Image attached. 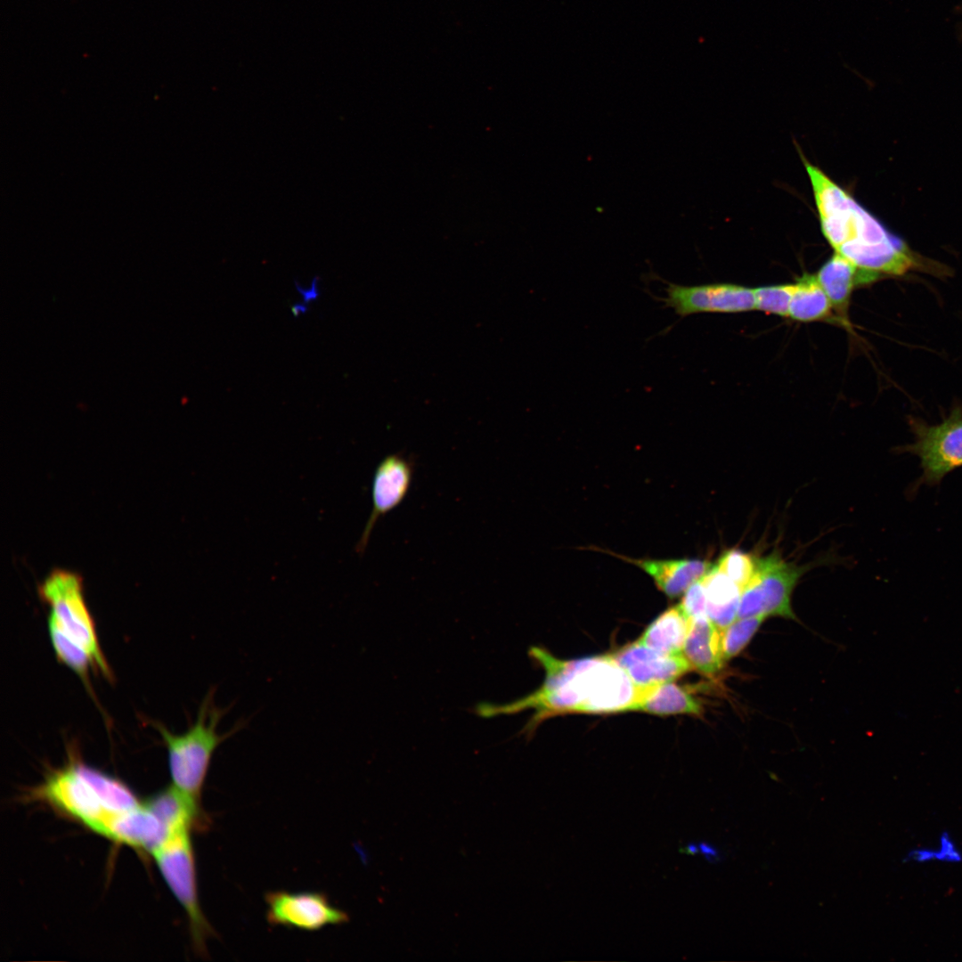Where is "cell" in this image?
Here are the masks:
<instances>
[{
  "mask_svg": "<svg viewBox=\"0 0 962 962\" xmlns=\"http://www.w3.org/2000/svg\"><path fill=\"white\" fill-rule=\"evenodd\" d=\"M529 656L545 672L542 684L532 693L504 704L480 703L475 713L483 718L534 713L522 732L530 735L544 720L563 713L631 712L644 689L636 686L611 655L562 660L542 647Z\"/></svg>",
  "mask_w": 962,
  "mask_h": 962,
  "instance_id": "obj_1",
  "label": "cell"
},
{
  "mask_svg": "<svg viewBox=\"0 0 962 962\" xmlns=\"http://www.w3.org/2000/svg\"><path fill=\"white\" fill-rule=\"evenodd\" d=\"M819 217L821 232L837 253L857 267L880 274H902L915 258L845 190L802 156Z\"/></svg>",
  "mask_w": 962,
  "mask_h": 962,
  "instance_id": "obj_2",
  "label": "cell"
},
{
  "mask_svg": "<svg viewBox=\"0 0 962 962\" xmlns=\"http://www.w3.org/2000/svg\"><path fill=\"white\" fill-rule=\"evenodd\" d=\"M73 755L47 776L37 793L60 811L100 834L110 817L140 802L126 784Z\"/></svg>",
  "mask_w": 962,
  "mask_h": 962,
  "instance_id": "obj_3",
  "label": "cell"
},
{
  "mask_svg": "<svg viewBox=\"0 0 962 962\" xmlns=\"http://www.w3.org/2000/svg\"><path fill=\"white\" fill-rule=\"evenodd\" d=\"M215 694V688L208 691L195 722L182 734L171 732L163 724L153 723L167 747L172 787L197 803H200L202 787L216 750L246 726L245 721H240L228 731H218L229 707L217 706Z\"/></svg>",
  "mask_w": 962,
  "mask_h": 962,
  "instance_id": "obj_4",
  "label": "cell"
},
{
  "mask_svg": "<svg viewBox=\"0 0 962 962\" xmlns=\"http://www.w3.org/2000/svg\"><path fill=\"white\" fill-rule=\"evenodd\" d=\"M40 599L49 607L47 624L91 656L94 671L109 681L112 671L102 650L94 618L84 597L81 577L73 572L56 569L38 588Z\"/></svg>",
  "mask_w": 962,
  "mask_h": 962,
  "instance_id": "obj_5",
  "label": "cell"
},
{
  "mask_svg": "<svg viewBox=\"0 0 962 962\" xmlns=\"http://www.w3.org/2000/svg\"><path fill=\"white\" fill-rule=\"evenodd\" d=\"M192 829L193 827L190 825L175 828L151 855L165 882L187 915L194 949L205 955L207 940L213 936L214 930L199 902Z\"/></svg>",
  "mask_w": 962,
  "mask_h": 962,
  "instance_id": "obj_6",
  "label": "cell"
},
{
  "mask_svg": "<svg viewBox=\"0 0 962 962\" xmlns=\"http://www.w3.org/2000/svg\"><path fill=\"white\" fill-rule=\"evenodd\" d=\"M909 424L914 442L898 451L920 461L922 474L911 488L914 493L922 485H939L946 475L962 467V408L955 407L935 425L916 418H910Z\"/></svg>",
  "mask_w": 962,
  "mask_h": 962,
  "instance_id": "obj_7",
  "label": "cell"
},
{
  "mask_svg": "<svg viewBox=\"0 0 962 962\" xmlns=\"http://www.w3.org/2000/svg\"><path fill=\"white\" fill-rule=\"evenodd\" d=\"M802 572L777 554L757 558L755 575L741 591L737 618L762 615L795 619L791 595Z\"/></svg>",
  "mask_w": 962,
  "mask_h": 962,
  "instance_id": "obj_8",
  "label": "cell"
},
{
  "mask_svg": "<svg viewBox=\"0 0 962 962\" xmlns=\"http://www.w3.org/2000/svg\"><path fill=\"white\" fill-rule=\"evenodd\" d=\"M666 296L657 298L681 317L702 313L733 314L755 309L754 289L731 283L681 285L665 281Z\"/></svg>",
  "mask_w": 962,
  "mask_h": 962,
  "instance_id": "obj_9",
  "label": "cell"
},
{
  "mask_svg": "<svg viewBox=\"0 0 962 962\" xmlns=\"http://www.w3.org/2000/svg\"><path fill=\"white\" fill-rule=\"evenodd\" d=\"M265 898L266 919L272 925L317 931L349 920L345 911L333 907L329 899L320 893L276 891L266 893Z\"/></svg>",
  "mask_w": 962,
  "mask_h": 962,
  "instance_id": "obj_10",
  "label": "cell"
},
{
  "mask_svg": "<svg viewBox=\"0 0 962 962\" xmlns=\"http://www.w3.org/2000/svg\"><path fill=\"white\" fill-rule=\"evenodd\" d=\"M414 466L412 456L399 452L384 457L377 466L371 486L372 510L355 546L358 554L364 552L377 521L404 500L412 481Z\"/></svg>",
  "mask_w": 962,
  "mask_h": 962,
  "instance_id": "obj_11",
  "label": "cell"
},
{
  "mask_svg": "<svg viewBox=\"0 0 962 962\" xmlns=\"http://www.w3.org/2000/svg\"><path fill=\"white\" fill-rule=\"evenodd\" d=\"M639 688L673 681L686 673L690 664L683 654H667L636 640L611 655Z\"/></svg>",
  "mask_w": 962,
  "mask_h": 962,
  "instance_id": "obj_12",
  "label": "cell"
},
{
  "mask_svg": "<svg viewBox=\"0 0 962 962\" xmlns=\"http://www.w3.org/2000/svg\"><path fill=\"white\" fill-rule=\"evenodd\" d=\"M174 829L146 802L110 817L99 835L152 853Z\"/></svg>",
  "mask_w": 962,
  "mask_h": 962,
  "instance_id": "obj_13",
  "label": "cell"
},
{
  "mask_svg": "<svg viewBox=\"0 0 962 962\" xmlns=\"http://www.w3.org/2000/svg\"><path fill=\"white\" fill-rule=\"evenodd\" d=\"M815 277L828 297L837 322L849 326L848 308L857 286L871 283L879 275L862 270L843 256L834 255L819 268Z\"/></svg>",
  "mask_w": 962,
  "mask_h": 962,
  "instance_id": "obj_14",
  "label": "cell"
},
{
  "mask_svg": "<svg viewBox=\"0 0 962 962\" xmlns=\"http://www.w3.org/2000/svg\"><path fill=\"white\" fill-rule=\"evenodd\" d=\"M653 578L656 586L670 598L677 597L700 580L712 565L700 559H632Z\"/></svg>",
  "mask_w": 962,
  "mask_h": 962,
  "instance_id": "obj_15",
  "label": "cell"
},
{
  "mask_svg": "<svg viewBox=\"0 0 962 962\" xmlns=\"http://www.w3.org/2000/svg\"><path fill=\"white\" fill-rule=\"evenodd\" d=\"M689 628L682 654L691 668L713 676L724 663L721 648V630L707 616L689 619Z\"/></svg>",
  "mask_w": 962,
  "mask_h": 962,
  "instance_id": "obj_16",
  "label": "cell"
},
{
  "mask_svg": "<svg viewBox=\"0 0 962 962\" xmlns=\"http://www.w3.org/2000/svg\"><path fill=\"white\" fill-rule=\"evenodd\" d=\"M708 618L722 630L738 617L741 589L717 565L701 578Z\"/></svg>",
  "mask_w": 962,
  "mask_h": 962,
  "instance_id": "obj_17",
  "label": "cell"
},
{
  "mask_svg": "<svg viewBox=\"0 0 962 962\" xmlns=\"http://www.w3.org/2000/svg\"><path fill=\"white\" fill-rule=\"evenodd\" d=\"M632 711H641L657 715L700 716L703 713V707L684 687L669 681L647 688Z\"/></svg>",
  "mask_w": 962,
  "mask_h": 962,
  "instance_id": "obj_18",
  "label": "cell"
},
{
  "mask_svg": "<svg viewBox=\"0 0 962 962\" xmlns=\"http://www.w3.org/2000/svg\"><path fill=\"white\" fill-rule=\"evenodd\" d=\"M689 622L680 605H677L658 616L638 641L660 652L682 654Z\"/></svg>",
  "mask_w": 962,
  "mask_h": 962,
  "instance_id": "obj_19",
  "label": "cell"
},
{
  "mask_svg": "<svg viewBox=\"0 0 962 962\" xmlns=\"http://www.w3.org/2000/svg\"><path fill=\"white\" fill-rule=\"evenodd\" d=\"M788 317L803 322L829 319L837 322L831 302L815 274H803L794 283Z\"/></svg>",
  "mask_w": 962,
  "mask_h": 962,
  "instance_id": "obj_20",
  "label": "cell"
},
{
  "mask_svg": "<svg viewBox=\"0 0 962 962\" xmlns=\"http://www.w3.org/2000/svg\"><path fill=\"white\" fill-rule=\"evenodd\" d=\"M48 632L58 661L72 670L86 688H91L89 672L90 668L94 669V664L90 654L54 627L48 625Z\"/></svg>",
  "mask_w": 962,
  "mask_h": 962,
  "instance_id": "obj_21",
  "label": "cell"
},
{
  "mask_svg": "<svg viewBox=\"0 0 962 962\" xmlns=\"http://www.w3.org/2000/svg\"><path fill=\"white\" fill-rule=\"evenodd\" d=\"M767 616L760 615L736 618L721 630V648L723 661L737 656L748 645Z\"/></svg>",
  "mask_w": 962,
  "mask_h": 962,
  "instance_id": "obj_22",
  "label": "cell"
},
{
  "mask_svg": "<svg viewBox=\"0 0 962 962\" xmlns=\"http://www.w3.org/2000/svg\"><path fill=\"white\" fill-rule=\"evenodd\" d=\"M716 565L742 591L755 575L757 558L740 550L731 549L722 555Z\"/></svg>",
  "mask_w": 962,
  "mask_h": 962,
  "instance_id": "obj_23",
  "label": "cell"
},
{
  "mask_svg": "<svg viewBox=\"0 0 962 962\" xmlns=\"http://www.w3.org/2000/svg\"><path fill=\"white\" fill-rule=\"evenodd\" d=\"M794 283L762 286L754 289L755 309L766 314L788 317Z\"/></svg>",
  "mask_w": 962,
  "mask_h": 962,
  "instance_id": "obj_24",
  "label": "cell"
},
{
  "mask_svg": "<svg viewBox=\"0 0 962 962\" xmlns=\"http://www.w3.org/2000/svg\"><path fill=\"white\" fill-rule=\"evenodd\" d=\"M680 607L689 619L707 616L705 595L701 579L688 588Z\"/></svg>",
  "mask_w": 962,
  "mask_h": 962,
  "instance_id": "obj_25",
  "label": "cell"
},
{
  "mask_svg": "<svg viewBox=\"0 0 962 962\" xmlns=\"http://www.w3.org/2000/svg\"><path fill=\"white\" fill-rule=\"evenodd\" d=\"M940 849L935 851V860L946 862H961L962 853L948 832L940 836Z\"/></svg>",
  "mask_w": 962,
  "mask_h": 962,
  "instance_id": "obj_26",
  "label": "cell"
},
{
  "mask_svg": "<svg viewBox=\"0 0 962 962\" xmlns=\"http://www.w3.org/2000/svg\"><path fill=\"white\" fill-rule=\"evenodd\" d=\"M935 860V850L921 848L911 850L906 856L905 861L925 862Z\"/></svg>",
  "mask_w": 962,
  "mask_h": 962,
  "instance_id": "obj_27",
  "label": "cell"
},
{
  "mask_svg": "<svg viewBox=\"0 0 962 962\" xmlns=\"http://www.w3.org/2000/svg\"><path fill=\"white\" fill-rule=\"evenodd\" d=\"M700 850L702 853L705 856L706 860L710 861L719 860L718 851L708 844H701Z\"/></svg>",
  "mask_w": 962,
  "mask_h": 962,
  "instance_id": "obj_28",
  "label": "cell"
}]
</instances>
